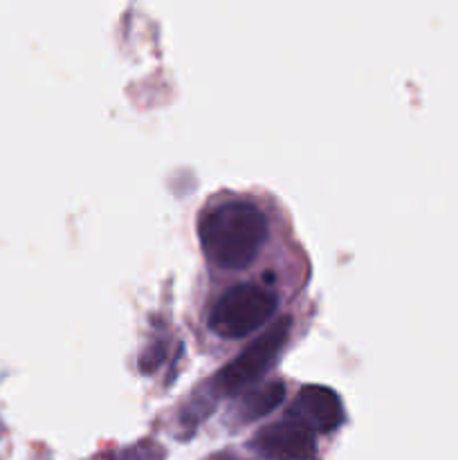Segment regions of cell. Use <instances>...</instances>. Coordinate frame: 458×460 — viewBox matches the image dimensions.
I'll list each match as a JSON object with an SVG mask.
<instances>
[{"instance_id":"obj_1","label":"cell","mask_w":458,"mask_h":460,"mask_svg":"<svg viewBox=\"0 0 458 460\" xmlns=\"http://www.w3.org/2000/svg\"><path fill=\"white\" fill-rule=\"evenodd\" d=\"M207 259L223 270H245L268 241V218L247 200H227L211 207L198 223Z\"/></svg>"},{"instance_id":"obj_2","label":"cell","mask_w":458,"mask_h":460,"mask_svg":"<svg viewBox=\"0 0 458 460\" xmlns=\"http://www.w3.org/2000/svg\"><path fill=\"white\" fill-rule=\"evenodd\" d=\"M278 308V295L272 288L241 283L225 292L211 310V331L225 340H242L269 322Z\"/></svg>"},{"instance_id":"obj_3","label":"cell","mask_w":458,"mask_h":460,"mask_svg":"<svg viewBox=\"0 0 458 460\" xmlns=\"http://www.w3.org/2000/svg\"><path fill=\"white\" fill-rule=\"evenodd\" d=\"M290 322L292 319L286 317L278 323H274L265 335H260L259 340L251 341L233 362H229L227 367L220 368L218 376L214 377V385H211L214 386V394H241V391L247 389L251 382L259 380V377L272 367L277 355L281 353V349L286 346L287 335H290Z\"/></svg>"},{"instance_id":"obj_4","label":"cell","mask_w":458,"mask_h":460,"mask_svg":"<svg viewBox=\"0 0 458 460\" xmlns=\"http://www.w3.org/2000/svg\"><path fill=\"white\" fill-rule=\"evenodd\" d=\"M250 445L268 460H313L317 452L314 431L292 416L260 429Z\"/></svg>"},{"instance_id":"obj_5","label":"cell","mask_w":458,"mask_h":460,"mask_svg":"<svg viewBox=\"0 0 458 460\" xmlns=\"http://www.w3.org/2000/svg\"><path fill=\"white\" fill-rule=\"evenodd\" d=\"M287 416L296 418L319 434L337 429L344 422V404L332 389L326 386H305L290 404Z\"/></svg>"},{"instance_id":"obj_6","label":"cell","mask_w":458,"mask_h":460,"mask_svg":"<svg viewBox=\"0 0 458 460\" xmlns=\"http://www.w3.org/2000/svg\"><path fill=\"white\" fill-rule=\"evenodd\" d=\"M286 400V385L278 380L268 382V385H260L259 389L250 391L241 398L236 407V418L238 422H254L265 418L268 413H272L278 404Z\"/></svg>"},{"instance_id":"obj_7","label":"cell","mask_w":458,"mask_h":460,"mask_svg":"<svg viewBox=\"0 0 458 460\" xmlns=\"http://www.w3.org/2000/svg\"><path fill=\"white\" fill-rule=\"evenodd\" d=\"M211 460H241V458H233V456H218V458H211Z\"/></svg>"},{"instance_id":"obj_8","label":"cell","mask_w":458,"mask_h":460,"mask_svg":"<svg viewBox=\"0 0 458 460\" xmlns=\"http://www.w3.org/2000/svg\"><path fill=\"white\" fill-rule=\"evenodd\" d=\"M99 460H117V458H112V456H101Z\"/></svg>"}]
</instances>
